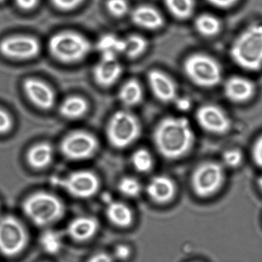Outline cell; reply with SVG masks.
Wrapping results in <instances>:
<instances>
[{"label": "cell", "instance_id": "cell-1", "mask_svg": "<svg viewBox=\"0 0 262 262\" xmlns=\"http://www.w3.org/2000/svg\"><path fill=\"white\" fill-rule=\"evenodd\" d=\"M156 147L163 156L177 159L188 153L193 146L195 135L189 122L183 117H167L156 127Z\"/></svg>", "mask_w": 262, "mask_h": 262}, {"label": "cell", "instance_id": "cell-2", "mask_svg": "<svg viewBox=\"0 0 262 262\" xmlns=\"http://www.w3.org/2000/svg\"><path fill=\"white\" fill-rule=\"evenodd\" d=\"M230 55L242 69L257 72L262 68V24L249 25L234 40Z\"/></svg>", "mask_w": 262, "mask_h": 262}, {"label": "cell", "instance_id": "cell-3", "mask_svg": "<svg viewBox=\"0 0 262 262\" xmlns=\"http://www.w3.org/2000/svg\"><path fill=\"white\" fill-rule=\"evenodd\" d=\"M25 215L35 226H50L62 218L64 206L59 198L48 192H39L26 198L23 204Z\"/></svg>", "mask_w": 262, "mask_h": 262}, {"label": "cell", "instance_id": "cell-4", "mask_svg": "<svg viewBox=\"0 0 262 262\" xmlns=\"http://www.w3.org/2000/svg\"><path fill=\"white\" fill-rule=\"evenodd\" d=\"M188 78L202 88H213L221 83L223 69L217 60L206 54L189 55L183 65Z\"/></svg>", "mask_w": 262, "mask_h": 262}, {"label": "cell", "instance_id": "cell-5", "mask_svg": "<svg viewBox=\"0 0 262 262\" xmlns=\"http://www.w3.org/2000/svg\"><path fill=\"white\" fill-rule=\"evenodd\" d=\"M49 50L59 61L74 63L87 56L91 50L89 40L75 32H62L55 34L49 41Z\"/></svg>", "mask_w": 262, "mask_h": 262}, {"label": "cell", "instance_id": "cell-6", "mask_svg": "<svg viewBox=\"0 0 262 262\" xmlns=\"http://www.w3.org/2000/svg\"><path fill=\"white\" fill-rule=\"evenodd\" d=\"M140 122L127 111H118L111 118L107 128V135L111 145L117 149L130 146L140 136Z\"/></svg>", "mask_w": 262, "mask_h": 262}, {"label": "cell", "instance_id": "cell-7", "mask_svg": "<svg viewBox=\"0 0 262 262\" xmlns=\"http://www.w3.org/2000/svg\"><path fill=\"white\" fill-rule=\"evenodd\" d=\"M29 235L23 223L14 216L0 218V252L8 257L21 253L27 246Z\"/></svg>", "mask_w": 262, "mask_h": 262}, {"label": "cell", "instance_id": "cell-8", "mask_svg": "<svg viewBox=\"0 0 262 262\" xmlns=\"http://www.w3.org/2000/svg\"><path fill=\"white\" fill-rule=\"evenodd\" d=\"M224 178V169L220 164L204 163L194 172L192 178V188L198 196L206 198L220 190Z\"/></svg>", "mask_w": 262, "mask_h": 262}, {"label": "cell", "instance_id": "cell-9", "mask_svg": "<svg viewBox=\"0 0 262 262\" xmlns=\"http://www.w3.org/2000/svg\"><path fill=\"white\" fill-rule=\"evenodd\" d=\"M98 149V140L87 132L76 131L64 137L61 143V151L66 158L83 160L90 158Z\"/></svg>", "mask_w": 262, "mask_h": 262}, {"label": "cell", "instance_id": "cell-10", "mask_svg": "<svg viewBox=\"0 0 262 262\" xmlns=\"http://www.w3.org/2000/svg\"><path fill=\"white\" fill-rule=\"evenodd\" d=\"M58 183L68 193L78 198L93 196L98 192L100 186L97 175L89 171L72 172Z\"/></svg>", "mask_w": 262, "mask_h": 262}, {"label": "cell", "instance_id": "cell-11", "mask_svg": "<svg viewBox=\"0 0 262 262\" xmlns=\"http://www.w3.org/2000/svg\"><path fill=\"white\" fill-rule=\"evenodd\" d=\"M195 116L201 128L210 133L223 135L229 132L232 127L229 115L215 105H203L197 110Z\"/></svg>", "mask_w": 262, "mask_h": 262}, {"label": "cell", "instance_id": "cell-12", "mask_svg": "<svg viewBox=\"0 0 262 262\" xmlns=\"http://www.w3.org/2000/svg\"><path fill=\"white\" fill-rule=\"evenodd\" d=\"M40 45L30 36H13L6 38L0 43V52L5 56L15 59H28L36 56Z\"/></svg>", "mask_w": 262, "mask_h": 262}, {"label": "cell", "instance_id": "cell-13", "mask_svg": "<svg viewBox=\"0 0 262 262\" xmlns=\"http://www.w3.org/2000/svg\"><path fill=\"white\" fill-rule=\"evenodd\" d=\"M223 91L228 99L232 103H242L253 97L255 86L249 78L235 75L226 80Z\"/></svg>", "mask_w": 262, "mask_h": 262}, {"label": "cell", "instance_id": "cell-14", "mask_svg": "<svg viewBox=\"0 0 262 262\" xmlns=\"http://www.w3.org/2000/svg\"><path fill=\"white\" fill-rule=\"evenodd\" d=\"M149 86L154 95L163 103L175 101L177 86L175 82L161 71L152 70L148 74Z\"/></svg>", "mask_w": 262, "mask_h": 262}, {"label": "cell", "instance_id": "cell-15", "mask_svg": "<svg viewBox=\"0 0 262 262\" xmlns=\"http://www.w3.org/2000/svg\"><path fill=\"white\" fill-rule=\"evenodd\" d=\"M24 90L32 103L43 109H49L55 103V92L47 84L35 79L28 78L25 81Z\"/></svg>", "mask_w": 262, "mask_h": 262}, {"label": "cell", "instance_id": "cell-16", "mask_svg": "<svg viewBox=\"0 0 262 262\" xmlns=\"http://www.w3.org/2000/svg\"><path fill=\"white\" fill-rule=\"evenodd\" d=\"M149 196L157 203H166L173 198L176 186L173 182L166 176L154 177L146 188Z\"/></svg>", "mask_w": 262, "mask_h": 262}, {"label": "cell", "instance_id": "cell-17", "mask_svg": "<svg viewBox=\"0 0 262 262\" xmlns=\"http://www.w3.org/2000/svg\"><path fill=\"white\" fill-rule=\"evenodd\" d=\"M99 224L96 218L82 216L75 218L68 227L69 235L75 241H84L92 238L98 232Z\"/></svg>", "mask_w": 262, "mask_h": 262}, {"label": "cell", "instance_id": "cell-18", "mask_svg": "<svg viewBox=\"0 0 262 262\" xmlns=\"http://www.w3.org/2000/svg\"><path fill=\"white\" fill-rule=\"evenodd\" d=\"M131 18L137 26L151 30L160 29L164 24L161 14L151 6H139L133 11Z\"/></svg>", "mask_w": 262, "mask_h": 262}, {"label": "cell", "instance_id": "cell-19", "mask_svg": "<svg viewBox=\"0 0 262 262\" xmlns=\"http://www.w3.org/2000/svg\"><path fill=\"white\" fill-rule=\"evenodd\" d=\"M122 73V66L118 61L107 62L101 60L94 69V77L98 85L109 87L115 84Z\"/></svg>", "mask_w": 262, "mask_h": 262}, {"label": "cell", "instance_id": "cell-20", "mask_svg": "<svg viewBox=\"0 0 262 262\" xmlns=\"http://www.w3.org/2000/svg\"><path fill=\"white\" fill-rule=\"evenodd\" d=\"M106 215L109 221L119 227H127L133 221V213L128 206L119 201H107Z\"/></svg>", "mask_w": 262, "mask_h": 262}, {"label": "cell", "instance_id": "cell-21", "mask_svg": "<svg viewBox=\"0 0 262 262\" xmlns=\"http://www.w3.org/2000/svg\"><path fill=\"white\" fill-rule=\"evenodd\" d=\"M53 150L48 143H40L30 149L27 154V161L29 166L35 169H42L47 167L52 160Z\"/></svg>", "mask_w": 262, "mask_h": 262}, {"label": "cell", "instance_id": "cell-22", "mask_svg": "<svg viewBox=\"0 0 262 262\" xmlns=\"http://www.w3.org/2000/svg\"><path fill=\"white\" fill-rule=\"evenodd\" d=\"M88 103L79 96H71L66 98L60 106V114L69 119H77L85 115L88 111Z\"/></svg>", "mask_w": 262, "mask_h": 262}, {"label": "cell", "instance_id": "cell-23", "mask_svg": "<svg viewBox=\"0 0 262 262\" xmlns=\"http://www.w3.org/2000/svg\"><path fill=\"white\" fill-rule=\"evenodd\" d=\"M143 98V89L138 81L131 79L121 87L119 92V98L124 106H137Z\"/></svg>", "mask_w": 262, "mask_h": 262}, {"label": "cell", "instance_id": "cell-24", "mask_svg": "<svg viewBox=\"0 0 262 262\" xmlns=\"http://www.w3.org/2000/svg\"><path fill=\"white\" fill-rule=\"evenodd\" d=\"M196 30L203 36L212 37L218 35L222 29V23L215 15L202 14L195 21Z\"/></svg>", "mask_w": 262, "mask_h": 262}, {"label": "cell", "instance_id": "cell-25", "mask_svg": "<svg viewBox=\"0 0 262 262\" xmlns=\"http://www.w3.org/2000/svg\"><path fill=\"white\" fill-rule=\"evenodd\" d=\"M166 7L176 18L186 19L193 13L195 0H165Z\"/></svg>", "mask_w": 262, "mask_h": 262}, {"label": "cell", "instance_id": "cell-26", "mask_svg": "<svg viewBox=\"0 0 262 262\" xmlns=\"http://www.w3.org/2000/svg\"><path fill=\"white\" fill-rule=\"evenodd\" d=\"M125 40L118 38L112 34H106L98 40L97 48L100 52L113 51L117 54L124 53L125 51Z\"/></svg>", "mask_w": 262, "mask_h": 262}, {"label": "cell", "instance_id": "cell-27", "mask_svg": "<svg viewBox=\"0 0 262 262\" xmlns=\"http://www.w3.org/2000/svg\"><path fill=\"white\" fill-rule=\"evenodd\" d=\"M41 247L45 252L52 255L58 253L62 247V238L55 231H46L40 238Z\"/></svg>", "mask_w": 262, "mask_h": 262}, {"label": "cell", "instance_id": "cell-28", "mask_svg": "<svg viewBox=\"0 0 262 262\" xmlns=\"http://www.w3.org/2000/svg\"><path fill=\"white\" fill-rule=\"evenodd\" d=\"M124 40L126 45L124 53L129 58H137L141 55L147 49V41L140 35H130Z\"/></svg>", "mask_w": 262, "mask_h": 262}, {"label": "cell", "instance_id": "cell-29", "mask_svg": "<svg viewBox=\"0 0 262 262\" xmlns=\"http://www.w3.org/2000/svg\"><path fill=\"white\" fill-rule=\"evenodd\" d=\"M133 166L140 172H147L154 166V160L150 153L146 149H138L133 154L131 158Z\"/></svg>", "mask_w": 262, "mask_h": 262}, {"label": "cell", "instance_id": "cell-30", "mask_svg": "<svg viewBox=\"0 0 262 262\" xmlns=\"http://www.w3.org/2000/svg\"><path fill=\"white\" fill-rule=\"evenodd\" d=\"M118 189L125 196L135 198L140 195L142 187L140 182L136 178L125 177L120 181Z\"/></svg>", "mask_w": 262, "mask_h": 262}, {"label": "cell", "instance_id": "cell-31", "mask_svg": "<svg viewBox=\"0 0 262 262\" xmlns=\"http://www.w3.org/2000/svg\"><path fill=\"white\" fill-rule=\"evenodd\" d=\"M107 7L110 13L116 17L123 16L129 10L127 0H108Z\"/></svg>", "mask_w": 262, "mask_h": 262}, {"label": "cell", "instance_id": "cell-32", "mask_svg": "<svg viewBox=\"0 0 262 262\" xmlns=\"http://www.w3.org/2000/svg\"><path fill=\"white\" fill-rule=\"evenodd\" d=\"M223 163L230 168H236L243 159V153L238 149H229L223 154Z\"/></svg>", "mask_w": 262, "mask_h": 262}, {"label": "cell", "instance_id": "cell-33", "mask_svg": "<svg viewBox=\"0 0 262 262\" xmlns=\"http://www.w3.org/2000/svg\"><path fill=\"white\" fill-rule=\"evenodd\" d=\"M84 0H52L55 7L61 10H72L81 4Z\"/></svg>", "mask_w": 262, "mask_h": 262}, {"label": "cell", "instance_id": "cell-34", "mask_svg": "<svg viewBox=\"0 0 262 262\" xmlns=\"http://www.w3.org/2000/svg\"><path fill=\"white\" fill-rule=\"evenodd\" d=\"M12 118L7 112L0 109V134L9 132L12 128Z\"/></svg>", "mask_w": 262, "mask_h": 262}, {"label": "cell", "instance_id": "cell-35", "mask_svg": "<svg viewBox=\"0 0 262 262\" xmlns=\"http://www.w3.org/2000/svg\"><path fill=\"white\" fill-rule=\"evenodd\" d=\"M252 158L257 166L262 168V136L254 145L252 149Z\"/></svg>", "mask_w": 262, "mask_h": 262}, {"label": "cell", "instance_id": "cell-36", "mask_svg": "<svg viewBox=\"0 0 262 262\" xmlns=\"http://www.w3.org/2000/svg\"><path fill=\"white\" fill-rule=\"evenodd\" d=\"M208 3L215 7L220 8L222 9H229L235 6L238 0H207Z\"/></svg>", "mask_w": 262, "mask_h": 262}, {"label": "cell", "instance_id": "cell-37", "mask_svg": "<svg viewBox=\"0 0 262 262\" xmlns=\"http://www.w3.org/2000/svg\"><path fill=\"white\" fill-rule=\"evenodd\" d=\"M115 255L118 259L126 260L130 255V249L128 246L121 245L115 249Z\"/></svg>", "mask_w": 262, "mask_h": 262}, {"label": "cell", "instance_id": "cell-38", "mask_svg": "<svg viewBox=\"0 0 262 262\" xmlns=\"http://www.w3.org/2000/svg\"><path fill=\"white\" fill-rule=\"evenodd\" d=\"M18 7L24 10H30L34 9L38 4V0H15Z\"/></svg>", "mask_w": 262, "mask_h": 262}, {"label": "cell", "instance_id": "cell-39", "mask_svg": "<svg viewBox=\"0 0 262 262\" xmlns=\"http://www.w3.org/2000/svg\"><path fill=\"white\" fill-rule=\"evenodd\" d=\"M176 106L177 108L181 111H187L191 107V100L186 97H183V98H177L175 100Z\"/></svg>", "mask_w": 262, "mask_h": 262}, {"label": "cell", "instance_id": "cell-40", "mask_svg": "<svg viewBox=\"0 0 262 262\" xmlns=\"http://www.w3.org/2000/svg\"><path fill=\"white\" fill-rule=\"evenodd\" d=\"M89 262H113L112 258L105 253H99L94 255Z\"/></svg>", "mask_w": 262, "mask_h": 262}, {"label": "cell", "instance_id": "cell-41", "mask_svg": "<svg viewBox=\"0 0 262 262\" xmlns=\"http://www.w3.org/2000/svg\"><path fill=\"white\" fill-rule=\"evenodd\" d=\"M258 186H259L260 189L262 191V177L258 180Z\"/></svg>", "mask_w": 262, "mask_h": 262}, {"label": "cell", "instance_id": "cell-42", "mask_svg": "<svg viewBox=\"0 0 262 262\" xmlns=\"http://www.w3.org/2000/svg\"><path fill=\"white\" fill-rule=\"evenodd\" d=\"M3 0H0V3H1V2H3Z\"/></svg>", "mask_w": 262, "mask_h": 262}]
</instances>
